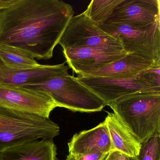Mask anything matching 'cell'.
<instances>
[{
	"label": "cell",
	"mask_w": 160,
	"mask_h": 160,
	"mask_svg": "<svg viewBox=\"0 0 160 160\" xmlns=\"http://www.w3.org/2000/svg\"><path fill=\"white\" fill-rule=\"evenodd\" d=\"M74 15L72 7L62 1L17 0L0 11V46L49 59Z\"/></svg>",
	"instance_id": "1"
},
{
	"label": "cell",
	"mask_w": 160,
	"mask_h": 160,
	"mask_svg": "<svg viewBox=\"0 0 160 160\" xmlns=\"http://www.w3.org/2000/svg\"><path fill=\"white\" fill-rule=\"evenodd\" d=\"M108 106L141 144L160 132V92L132 93Z\"/></svg>",
	"instance_id": "2"
},
{
	"label": "cell",
	"mask_w": 160,
	"mask_h": 160,
	"mask_svg": "<svg viewBox=\"0 0 160 160\" xmlns=\"http://www.w3.org/2000/svg\"><path fill=\"white\" fill-rule=\"evenodd\" d=\"M59 133L49 118L0 105V152L36 139H53Z\"/></svg>",
	"instance_id": "3"
},
{
	"label": "cell",
	"mask_w": 160,
	"mask_h": 160,
	"mask_svg": "<svg viewBox=\"0 0 160 160\" xmlns=\"http://www.w3.org/2000/svg\"><path fill=\"white\" fill-rule=\"evenodd\" d=\"M20 87L45 92L52 97L58 107L74 112H99L106 106L103 100L80 83L77 78L69 74L52 77Z\"/></svg>",
	"instance_id": "4"
},
{
	"label": "cell",
	"mask_w": 160,
	"mask_h": 160,
	"mask_svg": "<svg viewBox=\"0 0 160 160\" xmlns=\"http://www.w3.org/2000/svg\"><path fill=\"white\" fill-rule=\"evenodd\" d=\"M160 67L154 66L132 78L78 76L77 79L108 105L124 96L143 92H160Z\"/></svg>",
	"instance_id": "5"
},
{
	"label": "cell",
	"mask_w": 160,
	"mask_h": 160,
	"mask_svg": "<svg viewBox=\"0 0 160 160\" xmlns=\"http://www.w3.org/2000/svg\"><path fill=\"white\" fill-rule=\"evenodd\" d=\"M98 27L118 40L127 54H134L160 65V23L143 28L116 24Z\"/></svg>",
	"instance_id": "6"
},
{
	"label": "cell",
	"mask_w": 160,
	"mask_h": 160,
	"mask_svg": "<svg viewBox=\"0 0 160 160\" xmlns=\"http://www.w3.org/2000/svg\"><path fill=\"white\" fill-rule=\"evenodd\" d=\"M58 44L63 49L95 48L124 51L118 40L101 29L84 12L70 19Z\"/></svg>",
	"instance_id": "7"
},
{
	"label": "cell",
	"mask_w": 160,
	"mask_h": 160,
	"mask_svg": "<svg viewBox=\"0 0 160 160\" xmlns=\"http://www.w3.org/2000/svg\"><path fill=\"white\" fill-rule=\"evenodd\" d=\"M0 105L46 118H49L51 112L58 107L45 92L3 86H0Z\"/></svg>",
	"instance_id": "8"
},
{
	"label": "cell",
	"mask_w": 160,
	"mask_h": 160,
	"mask_svg": "<svg viewBox=\"0 0 160 160\" xmlns=\"http://www.w3.org/2000/svg\"><path fill=\"white\" fill-rule=\"evenodd\" d=\"M159 0H122L104 24L143 28L160 23Z\"/></svg>",
	"instance_id": "9"
},
{
	"label": "cell",
	"mask_w": 160,
	"mask_h": 160,
	"mask_svg": "<svg viewBox=\"0 0 160 160\" xmlns=\"http://www.w3.org/2000/svg\"><path fill=\"white\" fill-rule=\"evenodd\" d=\"M70 68L78 76L88 74L127 55L123 50L95 48L63 49Z\"/></svg>",
	"instance_id": "10"
},
{
	"label": "cell",
	"mask_w": 160,
	"mask_h": 160,
	"mask_svg": "<svg viewBox=\"0 0 160 160\" xmlns=\"http://www.w3.org/2000/svg\"><path fill=\"white\" fill-rule=\"evenodd\" d=\"M70 67L65 63L43 65L33 69H20L7 67L0 59V86L20 87L52 77L68 74Z\"/></svg>",
	"instance_id": "11"
},
{
	"label": "cell",
	"mask_w": 160,
	"mask_h": 160,
	"mask_svg": "<svg viewBox=\"0 0 160 160\" xmlns=\"http://www.w3.org/2000/svg\"><path fill=\"white\" fill-rule=\"evenodd\" d=\"M68 145L69 154L73 155L108 153L115 150L105 120L92 129L76 133Z\"/></svg>",
	"instance_id": "12"
},
{
	"label": "cell",
	"mask_w": 160,
	"mask_h": 160,
	"mask_svg": "<svg viewBox=\"0 0 160 160\" xmlns=\"http://www.w3.org/2000/svg\"><path fill=\"white\" fill-rule=\"evenodd\" d=\"M53 139L29 141L0 152V160H58Z\"/></svg>",
	"instance_id": "13"
},
{
	"label": "cell",
	"mask_w": 160,
	"mask_h": 160,
	"mask_svg": "<svg viewBox=\"0 0 160 160\" xmlns=\"http://www.w3.org/2000/svg\"><path fill=\"white\" fill-rule=\"evenodd\" d=\"M158 66L160 65H155L152 62L134 54H127L118 60L83 76L132 78L143 71Z\"/></svg>",
	"instance_id": "14"
},
{
	"label": "cell",
	"mask_w": 160,
	"mask_h": 160,
	"mask_svg": "<svg viewBox=\"0 0 160 160\" xmlns=\"http://www.w3.org/2000/svg\"><path fill=\"white\" fill-rule=\"evenodd\" d=\"M105 120L115 150L129 157H136L141 146L139 140L114 113L108 112Z\"/></svg>",
	"instance_id": "15"
},
{
	"label": "cell",
	"mask_w": 160,
	"mask_h": 160,
	"mask_svg": "<svg viewBox=\"0 0 160 160\" xmlns=\"http://www.w3.org/2000/svg\"><path fill=\"white\" fill-rule=\"evenodd\" d=\"M0 59L7 67L16 69H33L42 65L32 57L19 50L2 46H0Z\"/></svg>",
	"instance_id": "16"
},
{
	"label": "cell",
	"mask_w": 160,
	"mask_h": 160,
	"mask_svg": "<svg viewBox=\"0 0 160 160\" xmlns=\"http://www.w3.org/2000/svg\"><path fill=\"white\" fill-rule=\"evenodd\" d=\"M122 0H92L85 14L97 26L104 24Z\"/></svg>",
	"instance_id": "17"
},
{
	"label": "cell",
	"mask_w": 160,
	"mask_h": 160,
	"mask_svg": "<svg viewBox=\"0 0 160 160\" xmlns=\"http://www.w3.org/2000/svg\"><path fill=\"white\" fill-rule=\"evenodd\" d=\"M137 160H160V132L141 143Z\"/></svg>",
	"instance_id": "18"
},
{
	"label": "cell",
	"mask_w": 160,
	"mask_h": 160,
	"mask_svg": "<svg viewBox=\"0 0 160 160\" xmlns=\"http://www.w3.org/2000/svg\"><path fill=\"white\" fill-rule=\"evenodd\" d=\"M108 153H94L86 154L73 155L69 154L65 160H102Z\"/></svg>",
	"instance_id": "19"
},
{
	"label": "cell",
	"mask_w": 160,
	"mask_h": 160,
	"mask_svg": "<svg viewBox=\"0 0 160 160\" xmlns=\"http://www.w3.org/2000/svg\"><path fill=\"white\" fill-rule=\"evenodd\" d=\"M130 158L131 157L124 153L114 150L109 152L106 160H130Z\"/></svg>",
	"instance_id": "20"
},
{
	"label": "cell",
	"mask_w": 160,
	"mask_h": 160,
	"mask_svg": "<svg viewBox=\"0 0 160 160\" xmlns=\"http://www.w3.org/2000/svg\"><path fill=\"white\" fill-rule=\"evenodd\" d=\"M17 1V0H0V11L6 9Z\"/></svg>",
	"instance_id": "21"
},
{
	"label": "cell",
	"mask_w": 160,
	"mask_h": 160,
	"mask_svg": "<svg viewBox=\"0 0 160 160\" xmlns=\"http://www.w3.org/2000/svg\"><path fill=\"white\" fill-rule=\"evenodd\" d=\"M130 160H137L136 157H131L130 158Z\"/></svg>",
	"instance_id": "22"
},
{
	"label": "cell",
	"mask_w": 160,
	"mask_h": 160,
	"mask_svg": "<svg viewBox=\"0 0 160 160\" xmlns=\"http://www.w3.org/2000/svg\"><path fill=\"white\" fill-rule=\"evenodd\" d=\"M108 155H107V156H106V157H105V158H104V159H103L102 160H106L107 157Z\"/></svg>",
	"instance_id": "23"
}]
</instances>
